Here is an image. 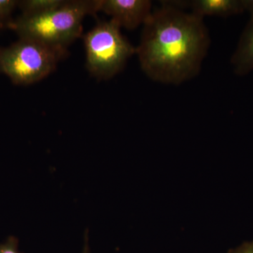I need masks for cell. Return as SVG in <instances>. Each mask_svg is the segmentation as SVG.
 <instances>
[{
    "label": "cell",
    "instance_id": "cell-1",
    "mask_svg": "<svg viewBox=\"0 0 253 253\" xmlns=\"http://www.w3.org/2000/svg\"><path fill=\"white\" fill-rule=\"evenodd\" d=\"M204 18L175 1H164L145 22L136 54L145 74L157 83L180 84L199 75L211 45Z\"/></svg>",
    "mask_w": 253,
    "mask_h": 253
},
{
    "label": "cell",
    "instance_id": "cell-2",
    "mask_svg": "<svg viewBox=\"0 0 253 253\" xmlns=\"http://www.w3.org/2000/svg\"><path fill=\"white\" fill-rule=\"evenodd\" d=\"M101 0H67L52 11L38 16L21 15L10 23L9 29L19 38H28L56 49L68 46L82 36L86 16L100 11Z\"/></svg>",
    "mask_w": 253,
    "mask_h": 253
},
{
    "label": "cell",
    "instance_id": "cell-3",
    "mask_svg": "<svg viewBox=\"0 0 253 253\" xmlns=\"http://www.w3.org/2000/svg\"><path fill=\"white\" fill-rule=\"evenodd\" d=\"M68 54V50L19 38L11 45L0 47V73L17 85L34 84L54 72Z\"/></svg>",
    "mask_w": 253,
    "mask_h": 253
},
{
    "label": "cell",
    "instance_id": "cell-4",
    "mask_svg": "<svg viewBox=\"0 0 253 253\" xmlns=\"http://www.w3.org/2000/svg\"><path fill=\"white\" fill-rule=\"evenodd\" d=\"M86 51V66L96 79L114 77L126 66L136 49L123 36L113 21H100L83 36Z\"/></svg>",
    "mask_w": 253,
    "mask_h": 253
},
{
    "label": "cell",
    "instance_id": "cell-5",
    "mask_svg": "<svg viewBox=\"0 0 253 253\" xmlns=\"http://www.w3.org/2000/svg\"><path fill=\"white\" fill-rule=\"evenodd\" d=\"M100 11L111 16L121 28L134 30L151 16L152 3L149 0H101Z\"/></svg>",
    "mask_w": 253,
    "mask_h": 253
},
{
    "label": "cell",
    "instance_id": "cell-6",
    "mask_svg": "<svg viewBox=\"0 0 253 253\" xmlns=\"http://www.w3.org/2000/svg\"><path fill=\"white\" fill-rule=\"evenodd\" d=\"M175 2L183 9L190 8L191 12L202 18L206 16L229 17L248 11L249 5V0H191Z\"/></svg>",
    "mask_w": 253,
    "mask_h": 253
},
{
    "label": "cell",
    "instance_id": "cell-7",
    "mask_svg": "<svg viewBox=\"0 0 253 253\" xmlns=\"http://www.w3.org/2000/svg\"><path fill=\"white\" fill-rule=\"evenodd\" d=\"M248 11L251 13V18L231 60L238 76H245L253 70V0H249Z\"/></svg>",
    "mask_w": 253,
    "mask_h": 253
},
{
    "label": "cell",
    "instance_id": "cell-8",
    "mask_svg": "<svg viewBox=\"0 0 253 253\" xmlns=\"http://www.w3.org/2000/svg\"><path fill=\"white\" fill-rule=\"evenodd\" d=\"M66 0H23L18 1V7L24 16H38L59 7Z\"/></svg>",
    "mask_w": 253,
    "mask_h": 253
},
{
    "label": "cell",
    "instance_id": "cell-9",
    "mask_svg": "<svg viewBox=\"0 0 253 253\" xmlns=\"http://www.w3.org/2000/svg\"><path fill=\"white\" fill-rule=\"evenodd\" d=\"M18 4L16 0H0V29L9 28L13 21L11 16Z\"/></svg>",
    "mask_w": 253,
    "mask_h": 253
},
{
    "label": "cell",
    "instance_id": "cell-10",
    "mask_svg": "<svg viewBox=\"0 0 253 253\" xmlns=\"http://www.w3.org/2000/svg\"><path fill=\"white\" fill-rule=\"evenodd\" d=\"M0 253H22L18 250L17 238L9 236L6 241L0 244Z\"/></svg>",
    "mask_w": 253,
    "mask_h": 253
},
{
    "label": "cell",
    "instance_id": "cell-11",
    "mask_svg": "<svg viewBox=\"0 0 253 253\" xmlns=\"http://www.w3.org/2000/svg\"><path fill=\"white\" fill-rule=\"evenodd\" d=\"M227 253H253V241L245 242L236 249L229 250Z\"/></svg>",
    "mask_w": 253,
    "mask_h": 253
},
{
    "label": "cell",
    "instance_id": "cell-12",
    "mask_svg": "<svg viewBox=\"0 0 253 253\" xmlns=\"http://www.w3.org/2000/svg\"><path fill=\"white\" fill-rule=\"evenodd\" d=\"M83 253H90V249H89V238H88V231H86L85 235H84V244Z\"/></svg>",
    "mask_w": 253,
    "mask_h": 253
}]
</instances>
